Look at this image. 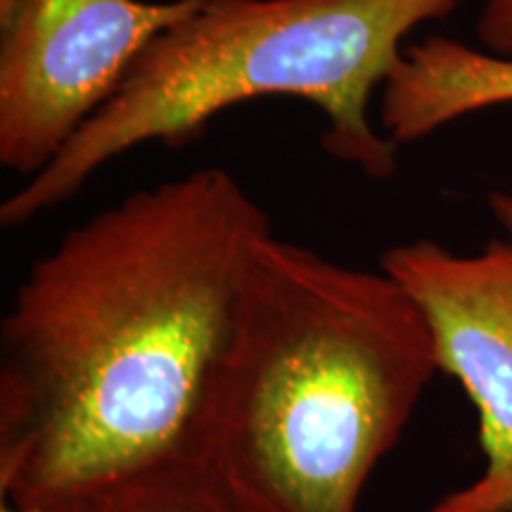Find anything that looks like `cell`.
I'll return each instance as SVG.
<instances>
[{
	"label": "cell",
	"instance_id": "1",
	"mask_svg": "<svg viewBox=\"0 0 512 512\" xmlns=\"http://www.w3.org/2000/svg\"><path fill=\"white\" fill-rule=\"evenodd\" d=\"M268 214L221 166L133 190L31 264L0 323V494L72 512L190 460Z\"/></svg>",
	"mask_w": 512,
	"mask_h": 512
},
{
	"label": "cell",
	"instance_id": "2",
	"mask_svg": "<svg viewBox=\"0 0 512 512\" xmlns=\"http://www.w3.org/2000/svg\"><path fill=\"white\" fill-rule=\"evenodd\" d=\"M434 373L430 323L392 275L268 233L190 460L238 512H358Z\"/></svg>",
	"mask_w": 512,
	"mask_h": 512
},
{
	"label": "cell",
	"instance_id": "3",
	"mask_svg": "<svg viewBox=\"0 0 512 512\" xmlns=\"http://www.w3.org/2000/svg\"><path fill=\"white\" fill-rule=\"evenodd\" d=\"M460 0H202L147 46L112 95L41 174L0 204L19 228L72 200L114 157L185 145L228 107L268 95L325 114L323 150L370 178L396 171V143L370 124V98L406 36Z\"/></svg>",
	"mask_w": 512,
	"mask_h": 512
},
{
	"label": "cell",
	"instance_id": "4",
	"mask_svg": "<svg viewBox=\"0 0 512 512\" xmlns=\"http://www.w3.org/2000/svg\"><path fill=\"white\" fill-rule=\"evenodd\" d=\"M202 0H0V164L41 174Z\"/></svg>",
	"mask_w": 512,
	"mask_h": 512
},
{
	"label": "cell",
	"instance_id": "5",
	"mask_svg": "<svg viewBox=\"0 0 512 512\" xmlns=\"http://www.w3.org/2000/svg\"><path fill=\"white\" fill-rule=\"evenodd\" d=\"M380 266L418 302L439 373L460 382L479 415L482 475L427 512H512V238L470 256L415 240L389 247Z\"/></svg>",
	"mask_w": 512,
	"mask_h": 512
},
{
	"label": "cell",
	"instance_id": "6",
	"mask_svg": "<svg viewBox=\"0 0 512 512\" xmlns=\"http://www.w3.org/2000/svg\"><path fill=\"white\" fill-rule=\"evenodd\" d=\"M512 102V57L475 50L444 36L401 50L382 83L384 136L413 143L467 114Z\"/></svg>",
	"mask_w": 512,
	"mask_h": 512
},
{
	"label": "cell",
	"instance_id": "7",
	"mask_svg": "<svg viewBox=\"0 0 512 512\" xmlns=\"http://www.w3.org/2000/svg\"><path fill=\"white\" fill-rule=\"evenodd\" d=\"M72 512H238L192 460H178L159 470L88 498Z\"/></svg>",
	"mask_w": 512,
	"mask_h": 512
},
{
	"label": "cell",
	"instance_id": "8",
	"mask_svg": "<svg viewBox=\"0 0 512 512\" xmlns=\"http://www.w3.org/2000/svg\"><path fill=\"white\" fill-rule=\"evenodd\" d=\"M477 36L489 53L512 57V0H482Z\"/></svg>",
	"mask_w": 512,
	"mask_h": 512
},
{
	"label": "cell",
	"instance_id": "9",
	"mask_svg": "<svg viewBox=\"0 0 512 512\" xmlns=\"http://www.w3.org/2000/svg\"><path fill=\"white\" fill-rule=\"evenodd\" d=\"M489 204L498 223L508 230V235L512 238V192H494L489 197Z\"/></svg>",
	"mask_w": 512,
	"mask_h": 512
},
{
	"label": "cell",
	"instance_id": "10",
	"mask_svg": "<svg viewBox=\"0 0 512 512\" xmlns=\"http://www.w3.org/2000/svg\"><path fill=\"white\" fill-rule=\"evenodd\" d=\"M0 512H41V510H24V508H17V505L3 501V505H0Z\"/></svg>",
	"mask_w": 512,
	"mask_h": 512
}]
</instances>
